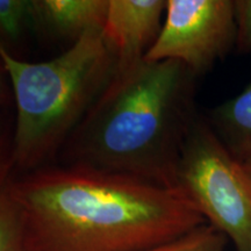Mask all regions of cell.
Wrapping results in <instances>:
<instances>
[{"label":"cell","instance_id":"6da1fadb","mask_svg":"<svg viewBox=\"0 0 251 251\" xmlns=\"http://www.w3.org/2000/svg\"><path fill=\"white\" fill-rule=\"evenodd\" d=\"M7 187L26 251H139L207 224L177 190L90 166H45Z\"/></svg>","mask_w":251,"mask_h":251},{"label":"cell","instance_id":"7a4b0ae2","mask_svg":"<svg viewBox=\"0 0 251 251\" xmlns=\"http://www.w3.org/2000/svg\"><path fill=\"white\" fill-rule=\"evenodd\" d=\"M197 76L176 61L114 71L61 150L84 165L174 188L185 140L199 114ZM175 190V188H174Z\"/></svg>","mask_w":251,"mask_h":251},{"label":"cell","instance_id":"3957f363","mask_svg":"<svg viewBox=\"0 0 251 251\" xmlns=\"http://www.w3.org/2000/svg\"><path fill=\"white\" fill-rule=\"evenodd\" d=\"M0 63L17 106L13 165L30 172L61 152L107 87L117 58L102 31H91L62 55L40 63L14 57L0 42Z\"/></svg>","mask_w":251,"mask_h":251},{"label":"cell","instance_id":"277c9868","mask_svg":"<svg viewBox=\"0 0 251 251\" xmlns=\"http://www.w3.org/2000/svg\"><path fill=\"white\" fill-rule=\"evenodd\" d=\"M184 196L236 251H251V184L241 162L198 115L185 140L175 177Z\"/></svg>","mask_w":251,"mask_h":251},{"label":"cell","instance_id":"5b68a950","mask_svg":"<svg viewBox=\"0 0 251 251\" xmlns=\"http://www.w3.org/2000/svg\"><path fill=\"white\" fill-rule=\"evenodd\" d=\"M234 0H166L162 30L144 61H176L200 77L236 48Z\"/></svg>","mask_w":251,"mask_h":251},{"label":"cell","instance_id":"8992f818","mask_svg":"<svg viewBox=\"0 0 251 251\" xmlns=\"http://www.w3.org/2000/svg\"><path fill=\"white\" fill-rule=\"evenodd\" d=\"M166 0H109L102 35L117 58L115 71L146 57L162 30Z\"/></svg>","mask_w":251,"mask_h":251},{"label":"cell","instance_id":"52a82bcc","mask_svg":"<svg viewBox=\"0 0 251 251\" xmlns=\"http://www.w3.org/2000/svg\"><path fill=\"white\" fill-rule=\"evenodd\" d=\"M109 0H35L37 29L76 42L91 31H102Z\"/></svg>","mask_w":251,"mask_h":251},{"label":"cell","instance_id":"ba28073f","mask_svg":"<svg viewBox=\"0 0 251 251\" xmlns=\"http://www.w3.org/2000/svg\"><path fill=\"white\" fill-rule=\"evenodd\" d=\"M205 118L238 162L242 163L251 156V85L212 108Z\"/></svg>","mask_w":251,"mask_h":251},{"label":"cell","instance_id":"9c48e42d","mask_svg":"<svg viewBox=\"0 0 251 251\" xmlns=\"http://www.w3.org/2000/svg\"><path fill=\"white\" fill-rule=\"evenodd\" d=\"M37 28L35 0H0V36L15 42Z\"/></svg>","mask_w":251,"mask_h":251},{"label":"cell","instance_id":"30bf717a","mask_svg":"<svg viewBox=\"0 0 251 251\" xmlns=\"http://www.w3.org/2000/svg\"><path fill=\"white\" fill-rule=\"evenodd\" d=\"M0 251H26L23 214L7 184L0 190Z\"/></svg>","mask_w":251,"mask_h":251},{"label":"cell","instance_id":"8fae6325","mask_svg":"<svg viewBox=\"0 0 251 251\" xmlns=\"http://www.w3.org/2000/svg\"><path fill=\"white\" fill-rule=\"evenodd\" d=\"M227 244L226 235L205 224L171 242L139 251H225Z\"/></svg>","mask_w":251,"mask_h":251},{"label":"cell","instance_id":"7c38bea8","mask_svg":"<svg viewBox=\"0 0 251 251\" xmlns=\"http://www.w3.org/2000/svg\"><path fill=\"white\" fill-rule=\"evenodd\" d=\"M236 17V49L251 52V0H234Z\"/></svg>","mask_w":251,"mask_h":251},{"label":"cell","instance_id":"4fadbf2b","mask_svg":"<svg viewBox=\"0 0 251 251\" xmlns=\"http://www.w3.org/2000/svg\"><path fill=\"white\" fill-rule=\"evenodd\" d=\"M12 169H14L12 159V143H8L6 135L0 131V190L7 184Z\"/></svg>","mask_w":251,"mask_h":251},{"label":"cell","instance_id":"5bb4252c","mask_svg":"<svg viewBox=\"0 0 251 251\" xmlns=\"http://www.w3.org/2000/svg\"><path fill=\"white\" fill-rule=\"evenodd\" d=\"M1 65V63H0ZM7 97H6V89H5V84H4V78H2V74H1V69H0V105L5 102V100Z\"/></svg>","mask_w":251,"mask_h":251},{"label":"cell","instance_id":"9a60e30c","mask_svg":"<svg viewBox=\"0 0 251 251\" xmlns=\"http://www.w3.org/2000/svg\"><path fill=\"white\" fill-rule=\"evenodd\" d=\"M241 164H242L243 170H244V172H246L248 179H249L250 184H251V156L248 157L246 161H243Z\"/></svg>","mask_w":251,"mask_h":251}]
</instances>
